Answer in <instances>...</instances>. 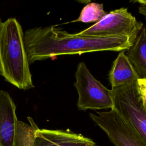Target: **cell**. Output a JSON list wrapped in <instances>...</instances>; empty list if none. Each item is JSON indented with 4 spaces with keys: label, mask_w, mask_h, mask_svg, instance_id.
<instances>
[{
    "label": "cell",
    "mask_w": 146,
    "mask_h": 146,
    "mask_svg": "<svg viewBox=\"0 0 146 146\" xmlns=\"http://www.w3.org/2000/svg\"><path fill=\"white\" fill-rule=\"evenodd\" d=\"M24 42L29 64L64 55L111 51H125L133 43L126 36L94 37L69 34L54 26L27 30Z\"/></svg>",
    "instance_id": "obj_1"
},
{
    "label": "cell",
    "mask_w": 146,
    "mask_h": 146,
    "mask_svg": "<svg viewBox=\"0 0 146 146\" xmlns=\"http://www.w3.org/2000/svg\"><path fill=\"white\" fill-rule=\"evenodd\" d=\"M143 27V23L128 12L127 8L121 7L107 13L93 25L76 34L94 37L126 36L134 43Z\"/></svg>",
    "instance_id": "obj_4"
},
{
    "label": "cell",
    "mask_w": 146,
    "mask_h": 146,
    "mask_svg": "<svg viewBox=\"0 0 146 146\" xmlns=\"http://www.w3.org/2000/svg\"><path fill=\"white\" fill-rule=\"evenodd\" d=\"M106 14L102 3H89L82 9L79 17L76 19L71 21L70 23L78 22L86 23L97 22Z\"/></svg>",
    "instance_id": "obj_12"
},
{
    "label": "cell",
    "mask_w": 146,
    "mask_h": 146,
    "mask_svg": "<svg viewBox=\"0 0 146 146\" xmlns=\"http://www.w3.org/2000/svg\"><path fill=\"white\" fill-rule=\"evenodd\" d=\"M125 52L120 51L109 72V81L112 88L134 83L139 79Z\"/></svg>",
    "instance_id": "obj_9"
},
{
    "label": "cell",
    "mask_w": 146,
    "mask_h": 146,
    "mask_svg": "<svg viewBox=\"0 0 146 146\" xmlns=\"http://www.w3.org/2000/svg\"><path fill=\"white\" fill-rule=\"evenodd\" d=\"M95 146H96V145H95Z\"/></svg>",
    "instance_id": "obj_16"
},
{
    "label": "cell",
    "mask_w": 146,
    "mask_h": 146,
    "mask_svg": "<svg viewBox=\"0 0 146 146\" xmlns=\"http://www.w3.org/2000/svg\"><path fill=\"white\" fill-rule=\"evenodd\" d=\"M133 2L139 3V12L146 19V0H137Z\"/></svg>",
    "instance_id": "obj_14"
},
{
    "label": "cell",
    "mask_w": 146,
    "mask_h": 146,
    "mask_svg": "<svg viewBox=\"0 0 146 146\" xmlns=\"http://www.w3.org/2000/svg\"><path fill=\"white\" fill-rule=\"evenodd\" d=\"M125 55L139 79H146V26H143Z\"/></svg>",
    "instance_id": "obj_10"
},
{
    "label": "cell",
    "mask_w": 146,
    "mask_h": 146,
    "mask_svg": "<svg viewBox=\"0 0 146 146\" xmlns=\"http://www.w3.org/2000/svg\"><path fill=\"white\" fill-rule=\"evenodd\" d=\"M74 86L78 94L77 102L79 110L111 109V90L96 79L83 62H80L75 74Z\"/></svg>",
    "instance_id": "obj_5"
},
{
    "label": "cell",
    "mask_w": 146,
    "mask_h": 146,
    "mask_svg": "<svg viewBox=\"0 0 146 146\" xmlns=\"http://www.w3.org/2000/svg\"><path fill=\"white\" fill-rule=\"evenodd\" d=\"M30 124L18 120L14 136V146H34L36 131L39 129L33 119L27 117Z\"/></svg>",
    "instance_id": "obj_11"
},
{
    "label": "cell",
    "mask_w": 146,
    "mask_h": 146,
    "mask_svg": "<svg viewBox=\"0 0 146 146\" xmlns=\"http://www.w3.org/2000/svg\"><path fill=\"white\" fill-rule=\"evenodd\" d=\"M16 106L9 93L0 90V146H14L18 121Z\"/></svg>",
    "instance_id": "obj_8"
},
{
    "label": "cell",
    "mask_w": 146,
    "mask_h": 146,
    "mask_svg": "<svg viewBox=\"0 0 146 146\" xmlns=\"http://www.w3.org/2000/svg\"><path fill=\"white\" fill-rule=\"evenodd\" d=\"M91 139L68 130L39 129L34 146H95Z\"/></svg>",
    "instance_id": "obj_7"
},
{
    "label": "cell",
    "mask_w": 146,
    "mask_h": 146,
    "mask_svg": "<svg viewBox=\"0 0 146 146\" xmlns=\"http://www.w3.org/2000/svg\"><path fill=\"white\" fill-rule=\"evenodd\" d=\"M111 90V109L115 110L146 144V110L138 91L137 82Z\"/></svg>",
    "instance_id": "obj_3"
},
{
    "label": "cell",
    "mask_w": 146,
    "mask_h": 146,
    "mask_svg": "<svg viewBox=\"0 0 146 146\" xmlns=\"http://www.w3.org/2000/svg\"><path fill=\"white\" fill-rule=\"evenodd\" d=\"M90 116L115 146H146L138 133L115 110L91 113Z\"/></svg>",
    "instance_id": "obj_6"
},
{
    "label": "cell",
    "mask_w": 146,
    "mask_h": 146,
    "mask_svg": "<svg viewBox=\"0 0 146 146\" xmlns=\"http://www.w3.org/2000/svg\"><path fill=\"white\" fill-rule=\"evenodd\" d=\"M2 21H1V19L0 18V28H1V25H2Z\"/></svg>",
    "instance_id": "obj_15"
},
{
    "label": "cell",
    "mask_w": 146,
    "mask_h": 146,
    "mask_svg": "<svg viewBox=\"0 0 146 146\" xmlns=\"http://www.w3.org/2000/svg\"><path fill=\"white\" fill-rule=\"evenodd\" d=\"M137 87L139 93L146 110V79H138Z\"/></svg>",
    "instance_id": "obj_13"
},
{
    "label": "cell",
    "mask_w": 146,
    "mask_h": 146,
    "mask_svg": "<svg viewBox=\"0 0 146 146\" xmlns=\"http://www.w3.org/2000/svg\"><path fill=\"white\" fill-rule=\"evenodd\" d=\"M0 75L15 87H34L24 42V34L14 18L2 22L0 28Z\"/></svg>",
    "instance_id": "obj_2"
}]
</instances>
